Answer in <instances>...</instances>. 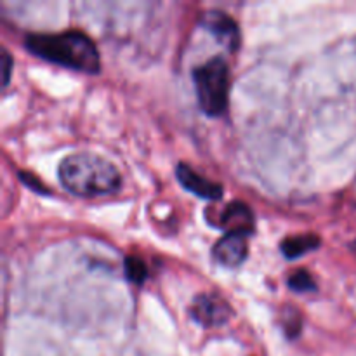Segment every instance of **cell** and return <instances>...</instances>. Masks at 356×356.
<instances>
[{"label":"cell","mask_w":356,"mask_h":356,"mask_svg":"<svg viewBox=\"0 0 356 356\" xmlns=\"http://www.w3.org/2000/svg\"><path fill=\"white\" fill-rule=\"evenodd\" d=\"M287 284L292 291L299 292V294H302V292L316 291V282L313 280V277L309 275V271H306V270L294 271V273L289 277Z\"/></svg>","instance_id":"cell-11"},{"label":"cell","mask_w":356,"mask_h":356,"mask_svg":"<svg viewBox=\"0 0 356 356\" xmlns=\"http://www.w3.org/2000/svg\"><path fill=\"white\" fill-rule=\"evenodd\" d=\"M193 80L202 111L209 117H222L229 103L228 63L216 56L193 70Z\"/></svg>","instance_id":"cell-3"},{"label":"cell","mask_w":356,"mask_h":356,"mask_svg":"<svg viewBox=\"0 0 356 356\" xmlns=\"http://www.w3.org/2000/svg\"><path fill=\"white\" fill-rule=\"evenodd\" d=\"M202 24L207 28L221 44H226L229 51H235L238 47V26L235 21L221 10H209L202 17Z\"/></svg>","instance_id":"cell-8"},{"label":"cell","mask_w":356,"mask_h":356,"mask_svg":"<svg viewBox=\"0 0 356 356\" xmlns=\"http://www.w3.org/2000/svg\"><path fill=\"white\" fill-rule=\"evenodd\" d=\"M176 176L181 186L186 191H190V193L197 195V197L207 198V200H219V198L222 197L221 184L200 176V174L195 172V170L191 169L190 165H186V163H177Z\"/></svg>","instance_id":"cell-7"},{"label":"cell","mask_w":356,"mask_h":356,"mask_svg":"<svg viewBox=\"0 0 356 356\" xmlns=\"http://www.w3.org/2000/svg\"><path fill=\"white\" fill-rule=\"evenodd\" d=\"M282 327L287 332L289 337H298L302 329V320L301 315L296 308H287L282 313Z\"/></svg>","instance_id":"cell-12"},{"label":"cell","mask_w":356,"mask_h":356,"mask_svg":"<svg viewBox=\"0 0 356 356\" xmlns=\"http://www.w3.org/2000/svg\"><path fill=\"white\" fill-rule=\"evenodd\" d=\"M124 268H125V275H127L129 282H132V284L141 285L143 282L146 280V277H148V266H146L145 261H143L139 256L125 257Z\"/></svg>","instance_id":"cell-10"},{"label":"cell","mask_w":356,"mask_h":356,"mask_svg":"<svg viewBox=\"0 0 356 356\" xmlns=\"http://www.w3.org/2000/svg\"><path fill=\"white\" fill-rule=\"evenodd\" d=\"M10 72H13V58H10L9 52L3 49L2 51V83L3 86H9Z\"/></svg>","instance_id":"cell-14"},{"label":"cell","mask_w":356,"mask_h":356,"mask_svg":"<svg viewBox=\"0 0 356 356\" xmlns=\"http://www.w3.org/2000/svg\"><path fill=\"white\" fill-rule=\"evenodd\" d=\"M320 243H322V240H320V236L315 235V233H308V235H294L282 240L280 250L287 259H298V257L318 249Z\"/></svg>","instance_id":"cell-9"},{"label":"cell","mask_w":356,"mask_h":356,"mask_svg":"<svg viewBox=\"0 0 356 356\" xmlns=\"http://www.w3.org/2000/svg\"><path fill=\"white\" fill-rule=\"evenodd\" d=\"M58 176L65 190L83 198L113 195L122 188L117 167L96 153L68 155L59 163Z\"/></svg>","instance_id":"cell-2"},{"label":"cell","mask_w":356,"mask_h":356,"mask_svg":"<svg viewBox=\"0 0 356 356\" xmlns=\"http://www.w3.org/2000/svg\"><path fill=\"white\" fill-rule=\"evenodd\" d=\"M24 45L37 58L75 72L96 75L101 70L99 51L96 44L79 30H66L59 33H30L24 38Z\"/></svg>","instance_id":"cell-1"},{"label":"cell","mask_w":356,"mask_h":356,"mask_svg":"<svg viewBox=\"0 0 356 356\" xmlns=\"http://www.w3.org/2000/svg\"><path fill=\"white\" fill-rule=\"evenodd\" d=\"M190 312L195 322L202 327L222 325L233 315L228 302L216 294H198L191 302Z\"/></svg>","instance_id":"cell-5"},{"label":"cell","mask_w":356,"mask_h":356,"mask_svg":"<svg viewBox=\"0 0 356 356\" xmlns=\"http://www.w3.org/2000/svg\"><path fill=\"white\" fill-rule=\"evenodd\" d=\"M247 256H249L247 236L236 235V233H225L212 249V257L219 264L228 268L240 266L247 259Z\"/></svg>","instance_id":"cell-6"},{"label":"cell","mask_w":356,"mask_h":356,"mask_svg":"<svg viewBox=\"0 0 356 356\" xmlns=\"http://www.w3.org/2000/svg\"><path fill=\"white\" fill-rule=\"evenodd\" d=\"M211 225L221 228L225 233H236V235L250 236L254 232V214L250 207L243 202H229L221 209L218 216H207Z\"/></svg>","instance_id":"cell-4"},{"label":"cell","mask_w":356,"mask_h":356,"mask_svg":"<svg viewBox=\"0 0 356 356\" xmlns=\"http://www.w3.org/2000/svg\"><path fill=\"white\" fill-rule=\"evenodd\" d=\"M19 177H21V179H23V183L26 184V186L30 188V190L37 191V193H45V195L49 193V190L44 186V183H42L40 179H37V177H35L33 174L19 172Z\"/></svg>","instance_id":"cell-13"}]
</instances>
